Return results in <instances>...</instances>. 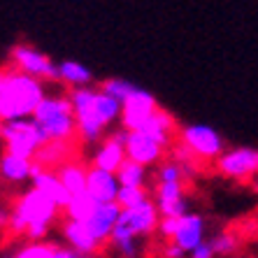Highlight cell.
Wrapping results in <instances>:
<instances>
[{"instance_id": "cell-7", "label": "cell", "mask_w": 258, "mask_h": 258, "mask_svg": "<svg viewBox=\"0 0 258 258\" xmlns=\"http://www.w3.org/2000/svg\"><path fill=\"white\" fill-rule=\"evenodd\" d=\"M177 140H179L193 156L203 161H212L216 163L221 158V154L226 149L223 138L214 131L212 126H205V123H188V126H181L177 133Z\"/></svg>"}, {"instance_id": "cell-37", "label": "cell", "mask_w": 258, "mask_h": 258, "mask_svg": "<svg viewBox=\"0 0 258 258\" xmlns=\"http://www.w3.org/2000/svg\"><path fill=\"white\" fill-rule=\"evenodd\" d=\"M5 258H19V256H17V253H12V256H5Z\"/></svg>"}, {"instance_id": "cell-10", "label": "cell", "mask_w": 258, "mask_h": 258, "mask_svg": "<svg viewBox=\"0 0 258 258\" xmlns=\"http://www.w3.org/2000/svg\"><path fill=\"white\" fill-rule=\"evenodd\" d=\"M126 142H128V131L116 128L114 133H109V138H105L96 147L93 156H91V168L105 170V172L116 174L119 168L128 161L126 156Z\"/></svg>"}, {"instance_id": "cell-23", "label": "cell", "mask_w": 258, "mask_h": 258, "mask_svg": "<svg viewBox=\"0 0 258 258\" xmlns=\"http://www.w3.org/2000/svg\"><path fill=\"white\" fill-rule=\"evenodd\" d=\"M147 170H149V168H144V165H140V163L126 161L119 168V172H116V179H119L121 186L144 188V181H147Z\"/></svg>"}, {"instance_id": "cell-31", "label": "cell", "mask_w": 258, "mask_h": 258, "mask_svg": "<svg viewBox=\"0 0 258 258\" xmlns=\"http://www.w3.org/2000/svg\"><path fill=\"white\" fill-rule=\"evenodd\" d=\"M174 230H177V219H161V223H158V235H161V237L172 242Z\"/></svg>"}, {"instance_id": "cell-26", "label": "cell", "mask_w": 258, "mask_h": 258, "mask_svg": "<svg viewBox=\"0 0 258 258\" xmlns=\"http://www.w3.org/2000/svg\"><path fill=\"white\" fill-rule=\"evenodd\" d=\"M96 200L91 198L89 193H79V196H72V200L68 203L66 212V219H72V221H84L89 219V214L96 210Z\"/></svg>"}, {"instance_id": "cell-4", "label": "cell", "mask_w": 258, "mask_h": 258, "mask_svg": "<svg viewBox=\"0 0 258 258\" xmlns=\"http://www.w3.org/2000/svg\"><path fill=\"white\" fill-rule=\"evenodd\" d=\"M0 142L5 147V154L26 158V161H35L37 154L44 149V144H49L47 138H44L42 128L37 126L33 119H21V121L3 123Z\"/></svg>"}, {"instance_id": "cell-36", "label": "cell", "mask_w": 258, "mask_h": 258, "mask_svg": "<svg viewBox=\"0 0 258 258\" xmlns=\"http://www.w3.org/2000/svg\"><path fill=\"white\" fill-rule=\"evenodd\" d=\"M5 77H7V70L0 68V89H3V84H5Z\"/></svg>"}, {"instance_id": "cell-12", "label": "cell", "mask_w": 258, "mask_h": 258, "mask_svg": "<svg viewBox=\"0 0 258 258\" xmlns=\"http://www.w3.org/2000/svg\"><path fill=\"white\" fill-rule=\"evenodd\" d=\"M165 154H168V149L161 147L154 138H149L147 133H128V142H126L128 161L140 163L144 168H151V165H161Z\"/></svg>"}, {"instance_id": "cell-38", "label": "cell", "mask_w": 258, "mask_h": 258, "mask_svg": "<svg viewBox=\"0 0 258 258\" xmlns=\"http://www.w3.org/2000/svg\"><path fill=\"white\" fill-rule=\"evenodd\" d=\"M0 133H3V119H0Z\"/></svg>"}, {"instance_id": "cell-28", "label": "cell", "mask_w": 258, "mask_h": 258, "mask_svg": "<svg viewBox=\"0 0 258 258\" xmlns=\"http://www.w3.org/2000/svg\"><path fill=\"white\" fill-rule=\"evenodd\" d=\"M210 242L214 246L216 256H233V253L240 251V237L235 233H219Z\"/></svg>"}, {"instance_id": "cell-19", "label": "cell", "mask_w": 258, "mask_h": 258, "mask_svg": "<svg viewBox=\"0 0 258 258\" xmlns=\"http://www.w3.org/2000/svg\"><path fill=\"white\" fill-rule=\"evenodd\" d=\"M60 184L66 186V191L70 196H79L86 193V179H89V165L79 161H66L60 168H56Z\"/></svg>"}, {"instance_id": "cell-21", "label": "cell", "mask_w": 258, "mask_h": 258, "mask_svg": "<svg viewBox=\"0 0 258 258\" xmlns=\"http://www.w3.org/2000/svg\"><path fill=\"white\" fill-rule=\"evenodd\" d=\"M58 82L70 86V91L89 89L93 84V72L79 60H63L58 63Z\"/></svg>"}, {"instance_id": "cell-11", "label": "cell", "mask_w": 258, "mask_h": 258, "mask_svg": "<svg viewBox=\"0 0 258 258\" xmlns=\"http://www.w3.org/2000/svg\"><path fill=\"white\" fill-rule=\"evenodd\" d=\"M158 223H161V212H158L156 203L154 200H147V203L133 207V210H121L119 216V226L121 230L131 233L133 237H149V235L158 233Z\"/></svg>"}, {"instance_id": "cell-30", "label": "cell", "mask_w": 258, "mask_h": 258, "mask_svg": "<svg viewBox=\"0 0 258 258\" xmlns=\"http://www.w3.org/2000/svg\"><path fill=\"white\" fill-rule=\"evenodd\" d=\"M56 246L51 242H28L17 251L19 258H56Z\"/></svg>"}, {"instance_id": "cell-33", "label": "cell", "mask_w": 258, "mask_h": 258, "mask_svg": "<svg viewBox=\"0 0 258 258\" xmlns=\"http://www.w3.org/2000/svg\"><path fill=\"white\" fill-rule=\"evenodd\" d=\"M184 256H186V251H184V249H179L174 242H168V244H165V249H163V258H184Z\"/></svg>"}, {"instance_id": "cell-6", "label": "cell", "mask_w": 258, "mask_h": 258, "mask_svg": "<svg viewBox=\"0 0 258 258\" xmlns=\"http://www.w3.org/2000/svg\"><path fill=\"white\" fill-rule=\"evenodd\" d=\"M10 66L12 70L24 72L28 77H35L40 82H58V66L49 58L44 51L28 42H17L10 49Z\"/></svg>"}, {"instance_id": "cell-9", "label": "cell", "mask_w": 258, "mask_h": 258, "mask_svg": "<svg viewBox=\"0 0 258 258\" xmlns=\"http://www.w3.org/2000/svg\"><path fill=\"white\" fill-rule=\"evenodd\" d=\"M161 107L158 100L154 98V93H149L147 89H135L131 93L123 105H121V121H119V128L128 133H138L142 131V126L147 121L151 119V114Z\"/></svg>"}, {"instance_id": "cell-27", "label": "cell", "mask_w": 258, "mask_h": 258, "mask_svg": "<svg viewBox=\"0 0 258 258\" xmlns=\"http://www.w3.org/2000/svg\"><path fill=\"white\" fill-rule=\"evenodd\" d=\"M191 177L193 174L188 172L186 168H181L179 163L170 161V158L168 161H163L156 170V181H181V184H186Z\"/></svg>"}, {"instance_id": "cell-29", "label": "cell", "mask_w": 258, "mask_h": 258, "mask_svg": "<svg viewBox=\"0 0 258 258\" xmlns=\"http://www.w3.org/2000/svg\"><path fill=\"white\" fill-rule=\"evenodd\" d=\"M149 200V193L147 188H128V186H121L119 188V196H116V205L121 210H133L138 205L147 203Z\"/></svg>"}, {"instance_id": "cell-22", "label": "cell", "mask_w": 258, "mask_h": 258, "mask_svg": "<svg viewBox=\"0 0 258 258\" xmlns=\"http://www.w3.org/2000/svg\"><path fill=\"white\" fill-rule=\"evenodd\" d=\"M93 109H96L98 119L105 123V126H112L116 121H121V102H116L114 98L105 96L102 91H96V98H93Z\"/></svg>"}, {"instance_id": "cell-1", "label": "cell", "mask_w": 258, "mask_h": 258, "mask_svg": "<svg viewBox=\"0 0 258 258\" xmlns=\"http://www.w3.org/2000/svg\"><path fill=\"white\" fill-rule=\"evenodd\" d=\"M58 212L60 207L49 198L47 193L30 186L14 203L12 219H10V233L24 235L28 242H44Z\"/></svg>"}, {"instance_id": "cell-25", "label": "cell", "mask_w": 258, "mask_h": 258, "mask_svg": "<svg viewBox=\"0 0 258 258\" xmlns=\"http://www.w3.org/2000/svg\"><path fill=\"white\" fill-rule=\"evenodd\" d=\"M138 89V86L133 84V82H128V79H121V77H109V79H102L100 86H98V91H102L105 96L114 98L116 102H123L131 98V93Z\"/></svg>"}, {"instance_id": "cell-20", "label": "cell", "mask_w": 258, "mask_h": 258, "mask_svg": "<svg viewBox=\"0 0 258 258\" xmlns=\"http://www.w3.org/2000/svg\"><path fill=\"white\" fill-rule=\"evenodd\" d=\"M33 177V161L12 156V154H3L0 156V179L7 184H26Z\"/></svg>"}, {"instance_id": "cell-17", "label": "cell", "mask_w": 258, "mask_h": 258, "mask_svg": "<svg viewBox=\"0 0 258 258\" xmlns=\"http://www.w3.org/2000/svg\"><path fill=\"white\" fill-rule=\"evenodd\" d=\"M119 179L116 174L105 172V170L91 168L89 165V179H86V193L96 200L98 205H107V203H116V196H119Z\"/></svg>"}, {"instance_id": "cell-8", "label": "cell", "mask_w": 258, "mask_h": 258, "mask_svg": "<svg viewBox=\"0 0 258 258\" xmlns=\"http://www.w3.org/2000/svg\"><path fill=\"white\" fill-rule=\"evenodd\" d=\"M216 172L235 181H251L258 174V149L251 147H233L223 151L221 158L214 163Z\"/></svg>"}, {"instance_id": "cell-14", "label": "cell", "mask_w": 258, "mask_h": 258, "mask_svg": "<svg viewBox=\"0 0 258 258\" xmlns=\"http://www.w3.org/2000/svg\"><path fill=\"white\" fill-rule=\"evenodd\" d=\"M207 235V221H205L203 214H196V212H188L186 216L177 219V230H174L172 242L179 249H184L186 253H191L196 246H200Z\"/></svg>"}, {"instance_id": "cell-34", "label": "cell", "mask_w": 258, "mask_h": 258, "mask_svg": "<svg viewBox=\"0 0 258 258\" xmlns=\"http://www.w3.org/2000/svg\"><path fill=\"white\" fill-rule=\"evenodd\" d=\"M10 219H12V207L0 205V230H10Z\"/></svg>"}, {"instance_id": "cell-3", "label": "cell", "mask_w": 258, "mask_h": 258, "mask_svg": "<svg viewBox=\"0 0 258 258\" xmlns=\"http://www.w3.org/2000/svg\"><path fill=\"white\" fill-rule=\"evenodd\" d=\"M33 121L42 128L47 142L70 144L77 138V121H75V109H72L68 93L66 96H47L42 105L35 109Z\"/></svg>"}, {"instance_id": "cell-5", "label": "cell", "mask_w": 258, "mask_h": 258, "mask_svg": "<svg viewBox=\"0 0 258 258\" xmlns=\"http://www.w3.org/2000/svg\"><path fill=\"white\" fill-rule=\"evenodd\" d=\"M98 89H75L68 91V98L75 109V121H77V138L86 144H100L105 140L107 126L98 119L96 109H93V98Z\"/></svg>"}, {"instance_id": "cell-15", "label": "cell", "mask_w": 258, "mask_h": 258, "mask_svg": "<svg viewBox=\"0 0 258 258\" xmlns=\"http://www.w3.org/2000/svg\"><path fill=\"white\" fill-rule=\"evenodd\" d=\"M179 128L181 126L177 123V119L170 114L168 109L158 107L156 112L151 114V119L142 126V131H138V133H147L149 138H154L161 147H165V149L170 151V147L177 142V133H179Z\"/></svg>"}, {"instance_id": "cell-2", "label": "cell", "mask_w": 258, "mask_h": 258, "mask_svg": "<svg viewBox=\"0 0 258 258\" xmlns=\"http://www.w3.org/2000/svg\"><path fill=\"white\" fill-rule=\"evenodd\" d=\"M44 98H47L44 82L10 68L5 84L0 89V119L3 123L33 119L35 109L42 105Z\"/></svg>"}, {"instance_id": "cell-18", "label": "cell", "mask_w": 258, "mask_h": 258, "mask_svg": "<svg viewBox=\"0 0 258 258\" xmlns=\"http://www.w3.org/2000/svg\"><path fill=\"white\" fill-rule=\"evenodd\" d=\"M60 235L66 244L70 246L72 251L82 253V256H96L102 246L93 240V235L86 230V226L82 221H72V219H66L63 226H60Z\"/></svg>"}, {"instance_id": "cell-35", "label": "cell", "mask_w": 258, "mask_h": 258, "mask_svg": "<svg viewBox=\"0 0 258 258\" xmlns=\"http://www.w3.org/2000/svg\"><path fill=\"white\" fill-rule=\"evenodd\" d=\"M249 186H251V191H253V193H258V174L253 177L251 181H249Z\"/></svg>"}, {"instance_id": "cell-13", "label": "cell", "mask_w": 258, "mask_h": 258, "mask_svg": "<svg viewBox=\"0 0 258 258\" xmlns=\"http://www.w3.org/2000/svg\"><path fill=\"white\" fill-rule=\"evenodd\" d=\"M119 216H121V207L116 203H107V205H96V210L89 214V219H84V226L93 240L105 249V244H109V237L114 233L116 223H119Z\"/></svg>"}, {"instance_id": "cell-32", "label": "cell", "mask_w": 258, "mask_h": 258, "mask_svg": "<svg viewBox=\"0 0 258 258\" xmlns=\"http://www.w3.org/2000/svg\"><path fill=\"white\" fill-rule=\"evenodd\" d=\"M188 258H216V253H214V246H212V242L207 240V242H203L200 246H196L191 253H188Z\"/></svg>"}, {"instance_id": "cell-16", "label": "cell", "mask_w": 258, "mask_h": 258, "mask_svg": "<svg viewBox=\"0 0 258 258\" xmlns=\"http://www.w3.org/2000/svg\"><path fill=\"white\" fill-rule=\"evenodd\" d=\"M30 186L37 188V191H42V193H47L49 198L54 200L60 210H66L68 203L72 200V196L66 191V186L60 184L56 170H47V168H42V165H37V163H33V177H30Z\"/></svg>"}, {"instance_id": "cell-24", "label": "cell", "mask_w": 258, "mask_h": 258, "mask_svg": "<svg viewBox=\"0 0 258 258\" xmlns=\"http://www.w3.org/2000/svg\"><path fill=\"white\" fill-rule=\"evenodd\" d=\"M181 198H186V184H181V181H156V186H154V203H156V207L174 203V200H181Z\"/></svg>"}]
</instances>
